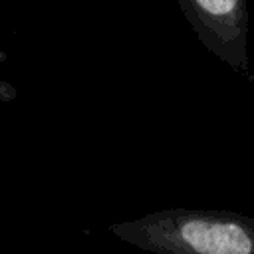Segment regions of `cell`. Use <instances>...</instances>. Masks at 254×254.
<instances>
[{"label":"cell","mask_w":254,"mask_h":254,"mask_svg":"<svg viewBox=\"0 0 254 254\" xmlns=\"http://www.w3.org/2000/svg\"><path fill=\"white\" fill-rule=\"evenodd\" d=\"M6 58H8V56H6V54H4V52H0V64H2V62H4V60H6Z\"/></svg>","instance_id":"cell-3"},{"label":"cell","mask_w":254,"mask_h":254,"mask_svg":"<svg viewBox=\"0 0 254 254\" xmlns=\"http://www.w3.org/2000/svg\"><path fill=\"white\" fill-rule=\"evenodd\" d=\"M109 232L151 254H254V216L222 210L165 208Z\"/></svg>","instance_id":"cell-1"},{"label":"cell","mask_w":254,"mask_h":254,"mask_svg":"<svg viewBox=\"0 0 254 254\" xmlns=\"http://www.w3.org/2000/svg\"><path fill=\"white\" fill-rule=\"evenodd\" d=\"M179 6L212 56L254 79L248 60V0H179Z\"/></svg>","instance_id":"cell-2"}]
</instances>
